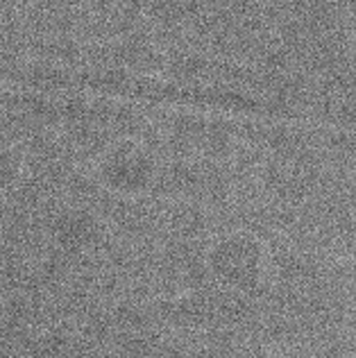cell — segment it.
<instances>
[{
	"mask_svg": "<svg viewBox=\"0 0 356 358\" xmlns=\"http://www.w3.org/2000/svg\"><path fill=\"white\" fill-rule=\"evenodd\" d=\"M12 80L32 84L41 89H69V91H93L105 96L129 98L152 102V105H177V107H198L236 111L248 116H270V118H293V107L279 105L270 100H255L241 93L207 91V89H186L177 84H162L155 80H136L125 75L107 73H55V71H21L12 73Z\"/></svg>",
	"mask_w": 356,
	"mask_h": 358,
	"instance_id": "obj_1",
	"label": "cell"
}]
</instances>
